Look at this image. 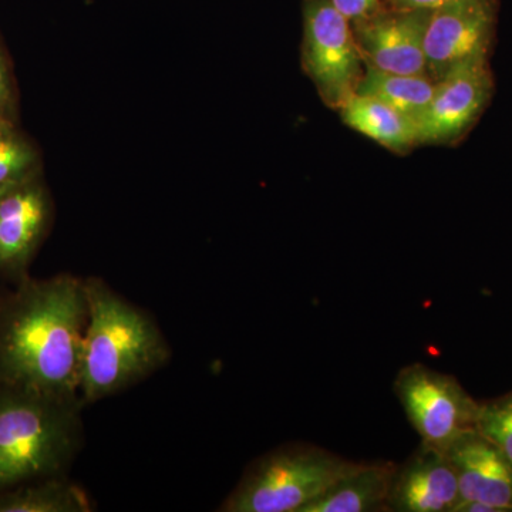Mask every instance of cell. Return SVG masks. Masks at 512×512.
I'll use <instances>...</instances> for the list:
<instances>
[{
    "label": "cell",
    "instance_id": "cell-1",
    "mask_svg": "<svg viewBox=\"0 0 512 512\" xmlns=\"http://www.w3.org/2000/svg\"><path fill=\"white\" fill-rule=\"evenodd\" d=\"M87 296L84 279H23L0 302V384L79 397Z\"/></svg>",
    "mask_w": 512,
    "mask_h": 512
},
{
    "label": "cell",
    "instance_id": "cell-2",
    "mask_svg": "<svg viewBox=\"0 0 512 512\" xmlns=\"http://www.w3.org/2000/svg\"><path fill=\"white\" fill-rule=\"evenodd\" d=\"M87 296L79 396L92 404L127 389L170 360L163 333L146 312L106 282L84 279Z\"/></svg>",
    "mask_w": 512,
    "mask_h": 512
},
{
    "label": "cell",
    "instance_id": "cell-3",
    "mask_svg": "<svg viewBox=\"0 0 512 512\" xmlns=\"http://www.w3.org/2000/svg\"><path fill=\"white\" fill-rule=\"evenodd\" d=\"M79 397L0 384V493L62 476L82 439Z\"/></svg>",
    "mask_w": 512,
    "mask_h": 512
},
{
    "label": "cell",
    "instance_id": "cell-4",
    "mask_svg": "<svg viewBox=\"0 0 512 512\" xmlns=\"http://www.w3.org/2000/svg\"><path fill=\"white\" fill-rule=\"evenodd\" d=\"M357 464L311 444L279 448L249 467L220 511L302 512Z\"/></svg>",
    "mask_w": 512,
    "mask_h": 512
},
{
    "label": "cell",
    "instance_id": "cell-5",
    "mask_svg": "<svg viewBox=\"0 0 512 512\" xmlns=\"http://www.w3.org/2000/svg\"><path fill=\"white\" fill-rule=\"evenodd\" d=\"M303 72L326 107L339 110L365 73L352 23L330 0H303Z\"/></svg>",
    "mask_w": 512,
    "mask_h": 512
},
{
    "label": "cell",
    "instance_id": "cell-6",
    "mask_svg": "<svg viewBox=\"0 0 512 512\" xmlns=\"http://www.w3.org/2000/svg\"><path fill=\"white\" fill-rule=\"evenodd\" d=\"M393 390L421 444L446 453L458 437L477 430L481 404L456 377L413 363L397 373Z\"/></svg>",
    "mask_w": 512,
    "mask_h": 512
},
{
    "label": "cell",
    "instance_id": "cell-7",
    "mask_svg": "<svg viewBox=\"0 0 512 512\" xmlns=\"http://www.w3.org/2000/svg\"><path fill=\"white\" fill-rule=\"evenodd\" d=\"M494 89L490 59L460 64L436 80L433 99L417 120L419 146H456L483 116Z\"/></svg>",
    "mask_w": 512,
    "mask_h": 512
},
{
    "label": "cell",
    "instance_id": "cell-8",
    "mask_svg": "<svg viewBox=\"0 0 512 512\" xmlns=\"http://www.w3.org/2000/svg\"><path fill=\"white\" fill-rule=\"evenodd\" d=\"M500 0H450L431 10L424 49L436 82L460 64L490 59Z\"/></svg>",
    "mask_w": 512,
    "mask_h": 512
},
{
    "label": "cell",
    "instance_id": "cell-9",
    "mask_svg": "<svg viewBox=\"0 0 512 512\" xmlns=\"http://www.w3.org/2000/svg\"><path fill=\"white\" fill-rule=\"evenodd\" d=\"M52 217V198L40 174L0 190V278L16 284L28 278Z\"/></svg>",
    "mask_w": 512,
    "mask_h": 512
},
{
    "label": "cell",
    "instance_id": "cell-10",
    "mask_svg": "<svg viewBox=\"0 0 512 512\" xmlns=\"http://www.w3.org/2000/svg\"><path fill=\"white\" fill-rule=\"evenodd\" d=\"M431 10L386 6L369 18L352 23L365 66L380 72L427 74L426 39Z\"/></svg>",
    "mask_w": 512,
    "mask_h": 512
},
{
    "label": "cell",
    "instance_id": "cell-11",
    "mask_svg": "<svg viewBox=\"0 0 512 512\" xmlns=\"http://www.w3.org/2000/svg\"><path fill=\"white\" fill-rule=\"evenodd\" d=\"M456 470L460 501L453 512H511L512 463L477 430L446 451Z\"/></svg>",
    "mask_w": 512,
    "mask_h": 512
},
{
    "label": "cell",
    "instance_id": "cell-12",
    "mask_svg": "<svg viewBox=\"0 0 512 512\" xmlns=\"http://www.w3.org/2000/svg\"><path fill=\"white\" fill-rule=\"evenodd\" d=\"M460 501L458 478L444 451L421 444L397 466L389 495V511L453 512Z\"/></svg>",
    "mask_w": 512,
    "mask_h": 512
},
{
    "label": "cell",
    "instance_id": "cell-13",
    "mask_svg": "<svg viewBox=\"0 0 512 512\" xmlns=\"http://www.w3.org/2000/svg\"><path fill=\"white\" fill-rule=\"evenodd\" d=\"M397 464L392 461L359 463L322 497L302 512H379L389 511Z\"/></svg>",
    "mask_w": 512,
    "mask_h": 512
},
{
    "label": "cell",
    "instance_id": "cell-14",
    "mask_svg": "<svg viewBox=\"0 0 512 512\" xmlns=\"http://www.w3.org/2000/svg\"><path fill=\"white\" fill-rule=\"evenodd\" d=\"M338 111L346 126L394 154H406L419 146L414 121L382 101L353 94Z\"/></svg>",
    "mask_w": 512,
    "mask_h": 512
},
{
    "label": "cell",
    "instance_id": "cell-15",
    "mask_svg": "<svg viewBox=\"0 0 512 512\" xmlns=\"http://www.w3.org/2000/svg\"><path fill=\"white\" fill-rule=\"evenodd\" d=\"M436 82L427 74L380 72L365 66L356 93L382 101L417 124L433 99Z\"/></svg>",
    "mask_w": 512,
    "mask_h": 512
},
{
    "label": "cell",
    "instance_id": "cell-16",
    "mask_svg": "<svg viewBox=\"0 0 512 512\" xmlns=\"http://www.w3.org/2000/svg\"><path fill=\"white\" fill-rule=\"evenodd\" d=\"M89 497L62 476L40 478L0 493V512H89Z\"/></svg>",
    "mask_w": 512,
    "mask_h": 512
},
{
    "label": "cell",
    "instance_id": "cell-17",
    "mask_svg": "<svg viewBox=\"0 0 512 512\" xmlns=\"http://www.w3.org/2000/svg\"><path fill=\"white\" fill-rule=\"evenodd\" d=\"M40 174V156L32 141L13 126L0 123V190Z\"/></svg>",
    "mask_w": 512,
    "mask_h": 512
},
{
    "label": "cell",
    "instance_id": "cell-18",
    "mask_svg": "<svg viewBox=\"0 0 512 512\" xmlns=\"http://www.w3.org/2000/svg\"><path fill=\"white\" fill-rule=\"evenodd\" d=\"M477 431L512 463V394L497 402L481 404Z\"/></svg>",
    "mask_w": 512,
    "mask_h": 512
},
{
    "label": "cell",
    "instance_id": "cell-19",
    "mask_svg": "<svg viewBox=\"0 0 512 512\" xmlns=\"http://www.w3.org/2000/svg\"><path fill=\"white\" fill-rule=\"evenodd\" d=\"M330 2L350 23L369 18L387 6L386 0H330Z\"/></svg>",
    "mask_w": 512,
    "mask_h": 512
},
{
    "label": "cell",
    "instance_id": "cell-20",
    "mask_svg": "<svg viewBox=\"0 0 512 512\" xmlns=\"http://www.w3.org/2000/svg\"><path fill=\"white\" fill-rule=\"evenodd\" d=\"M15 111V92H13L12 76L5 56L0 50V114L12 120Z\"/></svg>",
    "mask_w": 512,
    "mask_h": 512
},
{
    "label": "cell",
    "instance_id": "cell-21",
    "mask_svg": "<svg viewBox=\"0 0 512 512\" xmlns=\"http://www.w3.org/2000/svg\"><path fill=\"white\" fill-rule=\"evenodd\" d=\"M387 6L394 9L417 10L426 9L433 10L450 2V0H386Z\"/></svg>",
    "mask_w": 512,
    "mask_h": 512
},
{
    "label": "cell",
    "instance_id": "cell-22",
    "mask_svg": "<svg viewBox=\"0 0 512 512\" xmlns=\"http://www.w3.org/2000/svg\"><path fill=\"white\" fill-rule=\"evenodd\" d=\"M10 120L6 119V117H3L2 114H0V123H3V121Z\"/></svg>",
    "mask_w": 512,
    "mask_h": 512
},
{
    "label": "cell",
    "instance_id": "cell-23",
    "mask_svg": "<svg viewBox=\"0 0 512 512\" xmlns=\"http://www.w3.org/2000/svg\"><path fill=\"white\" fill-rule=\"evenodd\" d=\"M2 298H3V296H2V295H0V302H2Z\"/></svg>",
    "mask_w": 512,
    "mask_h": 512
}]
</instances>
